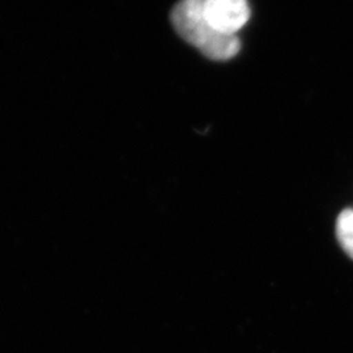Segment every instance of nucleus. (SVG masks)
Wrapping results in <instances>:
<instances>
[{"label":"nucleus","instance_id":"nucleus-1","mask_svg":"<svg viewBox=\"0 0 353 353\" xmlns=\"http://www.w3.org/2000/svg\"><path fill=\"white\" fill-rule=\"evenodd\" d=\"M176 33L210 59L228 61L241 49L237 34L216 30L204 13V0H179L172 11Z\"/></svg>","mask_w":353,"mask_h":353},{"label":"nucleus","instance_id":"nucleus-2","mask_svg":"<svg viewBox=\"0 0 353 353\" xmlns=\"http://www.w3.org/2000/svg\"><path fill=\"white\" fill-rule=\"evenodd\" d=\"M204 13L216 30L234 36L250 19L248 0H204Z\"/></svg>","mask_w":353,"mask_h":353},{"label":"nucleus","instance_id":"nucleus-3","mask_svg":"<svg viewBox=\"0 0 353 353\" xmlns=\"http://www.w3.org/2000/svg\"><path fill=\"white\" fill-rule=\"evenodd\" d=\"M336 236L341 248L353 259V210L343 211L336 221Z\"/></svg>","mask_w":353,"mask_h":353}]
</instances>
